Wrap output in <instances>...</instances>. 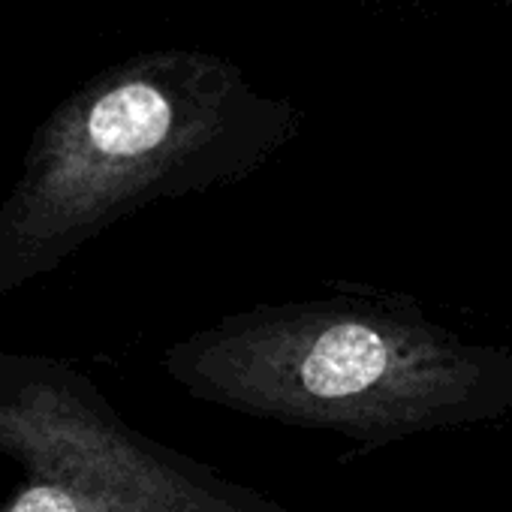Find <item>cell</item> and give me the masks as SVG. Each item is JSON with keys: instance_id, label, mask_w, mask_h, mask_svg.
Wrapping results in <instances>:
<instances>
[{"instance_id": "cell-3", "label": "cell", "mask_w": 512, "mask_h": 512, "mask_svg": "<svg viewBox=\"0 0 512 512\" xmlns=\"http://www.w3.org/2000/svg\"><path fill=\"white\" fill-rule=\"evenodd\" d=\"M0 455L22 467L0 512H293L136 431L73 365L0 353Z\"/></svg>"}, {"instance_id": "cell-1", "label": "cell", "mask_w": 512, "mask_h": 512, "mask_svg": "<svg viewBox=\"0 0 512 512\" xmlns=\"http://www.w3.org/2000/svg\"><path fill=\"white\" fill-rule=\"evenodd\" d=\"M296 133L287 97L211 52H142L94 73L34 130L0 202V296L154 202L250 178Z\"/></svg>"}, {"instance_id": "cell-2", "label": "cell", "mask_w": 512, "mask_h": 512, "mask_svg": "<svg viewBox=\"0 0 512 512\" xmlns=\"http://www.w3.org/2000/svg\"><path fill=\"white\" fill-rule=\"evenodd\" d=\"M163 371L190 398L356 443L512 416V353L398 299L256 305L175 341Z\"/></svg>"}]
</instances>
